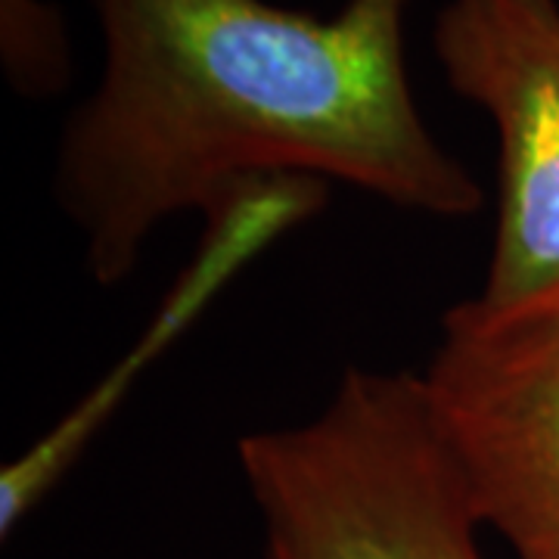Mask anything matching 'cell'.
<instances>
[{
    "mask_svg": "<svg viewBox=\"0 0 559 559\" xmlns=\"http://www.w3.org/2000/svg\"><path fill=\"white\" fill-rule=\"evenodd\" d=\"M94 94L62 128L53 193L87 277L119 286L180 212L255 178L342 180L432 218L479 212L473 171L419 116L404 60L414 0H345L333 20L267 0H87Z\"/></svg>",
    "mask_w": 559,
    "mask_h": 559,
    "instance_id": "1",
    "label": "cell"
},
{
    "mask_svg": "<svg viewBox=\"0 0 559 559\" xmlns=\"http://www.w3.org/2000/svg\"><path fill=\"white\" fill-rule=\"evenodd\" d=\"M261 559H485L419 377L348 370L318 414L242 436Z\"/></svg>",
    "mask_w": 559,
    "mask_h": 559,
    "instance_id": "2",
    "label": "cell"
},
{
    "mask_svg": "<svg viewBox=\"0 0 559 559\" xmlns=\"http://www.w3.org/2000/svg\"><path fill=\"white\" fill-rule=\"evenodd\" d=\"M419 382L481 528L516 559H559V293L454 305Z\"/></svg>",
    "mask_w": 559,
    "mask_h": 559,
    "instance_id": "3",
    "label": "cell"
},
{
    "mask_svg": "<svg viewBox=\"0 0 559 559\" xmlns=\"http://www.w3.org/2000/svg\"><path fill=\"white\" fill-rule=\"evenodd\" d=\"M432 50L498 131V230L485 308L559 293V0H448Z\"/></svg>",
    "mask_w": 559,
    "mask_h": 559,
    "instance_id": "4",
    "label": "cell"
},
{
    "mask_svg": "<svg viewBox=\"0 0 559 559\" xmlns=\"http://www.w3.org/2000/svg\"><path fill=\"white\" fill-rule=\"evenodd\" d=\"M323 202V180L277 175L246 180L205 215L209 227L200 249L165 296L143 340L134 342L128 355L60 423H53L35 444L0 469V538H10L60 488L91 441L119 411L140 373L200 320L249 261L259 259L286 230L311 218Z\"/></svg>",
    "mask_w": 559,
    "mask_h": 559,
    "instance_id": "5",
    "label": "cell"
},
{
    "mask_svg": "<svg viewBox=\"0 0 559 559\" xmlns=\"http://www.w3.org/2000/svg\"><path fill=\"white\" fill-rule=\"evenodd\" d=\"M0 57L22 97L47 100L72 75V47L62 13L47 0H0Z\"/></svg>",
    "mask_w": 559,
    "mask_h": 559,
    "instance_id": "6",
    "label": "cell"
}]
</instances>
